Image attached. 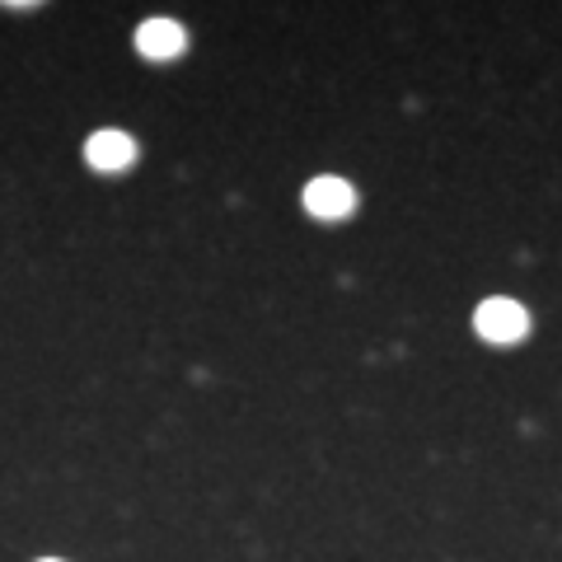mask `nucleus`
Masks as SVG:
<instances>
[{"mask_svg":"<svg viewBox=\"0 0 562 562\" xmlns=\"http://www.w3.org/2000/svg\"><path fill=\"white\" fill-rule=\"evenodd\" d=\"M305 206L314 211V216H324V221H338V216H347V211L357 206V192H351V183H342V179H314L305 188Z\"/></svg>","mask_w":562,"mask_h":562,"instance_id":"obj_4","label":"nucleus"},{"mask_svg":"<svg viewBox=\"0 0 562 562\" xmlns=\"http://www.w3.org/2000/svg\"><path fill=\"white\" fill-rule=\"evenodd\" d=\"M85 160H90L94 169L103 173H113V169H127L136 160V140L127 132H113V127H103L94 132L90 140H85Z\"/></svg>","mask_w":562,"mask_h":562,"instance_id":"obj_2","label":"nucleus"},{"mask_svg":"<svg viewBox=\"0 0 562 562\" xmlns=\"http://www.w3.org/2000/svg\"><path fill=\"white\" fill-rule=\"evenodd\" d=\"M43 562H57V558H43Z\"/></svg>","mask_w":562,"mask_h":562,"instance_id":"obj_5","label":"nucleus"},{"mask_svg":"<svg viewBox=\"0 0 562 562\" xmlns=\"http://www.w3.org/2000/svg\"><path fill=\"white\" fill-rule=\"evenodd\" d=\"M188 43V33L173 24V20H146L136 29V47H140V57H150V61H169V57H179Z\"/></svg>","mask_w":562,"mask_h":562,"instance_id":"obj_3","label":"nucleus"},{"mask_svg":"<svg viewBox=\"0 0 562 562\" xmlns=\"http://www.w3.org/2000/svg\"><path fill=\"white\" fill-rule=\"evenodd\" d=\"M473 324H479L487 342H520L525 333H530V314L516 301H483L479 314H473Z\"/></svg>","mask_w":562,"mask_h":562,"instance_id":"obj_1","label":"nucleus"}]
</instances>
